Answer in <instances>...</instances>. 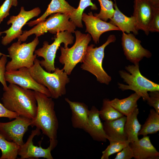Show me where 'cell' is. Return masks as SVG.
I'll return each instance as SVG.
<instances>
[{"mask_svg":"<svg viewBox=\"0 0 159 159\" xmlns=\"http://www.w3.org/2000/svg\"><path fill=\"white\" fill-rule=\"evenodd\" d=\"M1 98L3 105L19 116L31 119L36 115L37 104L34 91L9 83Z\"/></svg>","mask_w":159,"mask_h":159,"instance_id":"1","label":"cell"},{"mask_svg":"<svg viewBox=\"0 0 159 159\" xmlns=\"http://www.w3.org/2000/svg\"><path fill=\"white\" fill-rule=\"evenodd\" d=\"M37 108L35 117L31 120V125L41 130L49 139H57L59 122L54 110V102L51 97L34 91Z\"/></svg>","mask_w":159,"mask_h":159,"instance_id":"2","label":"cell"},{"mask_svg":"<svg viewBox=\"0 0 159 159\" xmlns=\"http://www.w3.org/2000/svg\"><path fill=\"white\" fill-rule=\"evenodd\" d=\"M28 69L33 79L47 88L52 98L57 99L66 94V85L70 80L63 69L57 67L53 72H48L43 69L37 58L33 66Z\"/></svg>","mask_w":159,"mask_h":159,"instance_id":"3","label":"cell"},{"mask_svg":"<svg viewBox=\"0 0 159 159\" xmlns=\"http://www.w3.org/2000/svg\"><path fill=\"white\" fill-rule=\"evenodd\" d=\"M125 69L120 70L119 74L128 85L118 83V87L122 91L131 90L142 97L144 101L149 97L148 92L159 91V85L143 76L141 73L139 63L126 66Z\"/></svg>","mask_w":159,"mask_h":159,"instance_id":"4","label":"cell"},{"mask_svg":"<svg viewBox=\"0 0 159 159\" xmlns=\"http://www.w3.org/2000/svg\"><path fill=\"white\" fill-rule=\"evenodd\" d=\"M116 40L114 34L110 35L106 42L99 47H94L95 45L91 44L88 46L85 55L80 67L95 75L97 80L100 83L109 84L112 80L104 69L102 63L104 57L105 48L110 43L115 42Z\"/></svg>","mask_w":159,"mask_h":159,"instance_id":"5","label":"cell"},{"mask_svg":"<svg viewBox=\"0 0 159 159\" xmlns=\"http://www.w3.org/2000/svg\"><path fill=\"white\" fill-rule=\"evenodd\" d=\"M69 14L57 13L52 14L47 19L37 24L32 29L23 32L17 38L18 40L25 41L29 36L35 34L38 37L48 31L53 34L60 32L67 31L74 33L76 26L70 20Z\"/></svg>","mask_w":159,"mask_h":159,"instance_id":"6","label":"cell"},{"mask_svg":"<svg viewBox=\"0 0 159 159\" xmlns=\"http://www.w3.org/2000/svg\"><path fill=\"white\" fill-rule=\"evenodd\" d=\"M76 40L70 48L60 46L61 54L59 57V62L64 65L63 69L68 75H70L78 63L82 62L88 44L91 40L89 34H85L80 31L74 32Z\"/></svg>","mask_w":159,"mask_h":159,"instance_id":"7","label":"cell"},{"mask_svg":"<svg viewBox=\"0 0 159 159\" xmlns=\"http://www.w3.org/2000/svg\"><path fill=\"white\" fill-rule=\"evenodd\" d=\"M39 41L36 37L32 42L28 43L18 40L13 43L7 50L11 60L6 64V71L17 70L22 67L29 68L32 67L37 55L34 54Z\"/></svg>","mask_w":159,"mask_h":159,"instance_id":"8","label":"cell"},{"mask_svg":"<svg viewBox=\"0 0 159 159\" xmlns=\"http://www.w3.org/2000/svg\"><path fill=\"white\" fill-rule=\"evenodd\" d=\"M72 33L67 31L58 32L56 34L52 43L49 44L48 42L45 41L42 47L35 50L34 53L37 56L44 58L39 60V63L46 71L52 72L55 70L54 59L57 50L62 43L64 44V48L73 44L74 37Z\"/></svg>","mask_w":159,"mask_h":159,"instance_id":"9","label":"cell"},{"mask_svg":"<svg viewBox=\"0 0 159 159\" xmlns=\"http://www.w3.org/2000/svg\"><path fill=\"white\" fill-rule=\"evenodd\" d=\"M41 134L40 130L38 128L33 130L26 141L19 146L18 154L20 156V159H38L42 158L47 159H53L51 152L57 146L58 141L57 139L49 140L50 145L47 148H44L41 146L34 145L33 139L36 136Z\"/></svg>","mask_w":159,"mask_h":159,"instance_id":"10","label":"cell"},{"mask_svg":"<svg viewBox=\"0 0 159 159\" xmlns=\"http://www.w3.org/2000/svg\"><path fill=\"white\" fill-rule=\"evenodd\" d=\"M41 12L39 7L26 11L23 6L21 7L19 14L16 16H11L7 21L8 25L12 24L11 27L6 31L0 32V35L4 33L6 34L1 40V44L4 46L7 45L13 40L20 37L23 33L21 30L23 26L29 20L37 16Z\"/></svg>","mask_w":159,"mask_h":159,"instance_id":"11","label":"cell"},{"mask_svg":"<svg viewBox=\"0 0 159 159\" xmlns=\"http://www.w3.org/2000/svg\"><path fill=\"white\" fill-rule=\"evenodd\" d=\"M31 120L19 116L11 121L0 122V134L7 140L20 146L24 143V135L31 125Z\"/></svg>","mask_w":159,"mask_h":159,"instance_id":"12","label":"cell"},{"mask_svg":"<svg viewBox=\"0 0 159 159\" xmlns=\"http://www.w3.org/2000/svg\"><path fill=\"white\" fill-rule=\"evenodd\" d=\"M5 77L6 81L9 83L16 84L24 89L38 91L51 97L49 90L33 79L27 68L22 67L16 70L6 71Z\"/></svg>","mask_w":159,"mask_h":159,"instance_id":"13","label":"cell"},{"mask_svg":"<svg viewBox=\"0 0 159 159\" xmlns=\"http://www.w3.org/2000/svg\"><path fill=\"white\" fill-rule=\"evenodd\" d=\"M122 45L124 54L127 59L134 64L139 63L144 57L150 58L151 53L144 48L141 41L131 33L122 32Z\"/></svg>","mask_w":159,"mask_h":159,"instance_id":"14","label":"cell"},{"mask_svg":"<svg viewBox=\"0 0 159 159\" xmlns=\"http://www.w3.org/2000/svg\"><path fill=\"white\" fill-rule=\"evenodd\" d=\"M133 7L132 16L138 30H143L148 35L154 15L155 7L148 0H134Z\"/></svg>","mask_w":159,"mask_h":159,"instance_id":"15","label":"cell"},{"mask_svg":"<svg viewBox=\"0 0 159 159\" xmlns=\"http://www.w3.org/2000/svg\"><path fill=\"white\" fill-rule=\"evenodd\" d=\"M82 20L86 26V32H88L95 43L99 42L101 35L103 33L111 31H120V29L111 23L107 22L93 15L90 12L87 14L83 13Z\"/></svg>","mask_w":159,"mask_h":159,"instance_id":"16","label":"cell"},{"mask_svg":"<svg viewBox=\"0 0 159 159\" xmlns=\"http://www.w3.org/2000/svg\"><path fill=\"white\" fill-rule=\"evenodd\" d=\"M99 111L94 106L89 110L87 125L84 130L94 140L105 142L107 140V136L100 118Z\"/></svg>","mask_w":159,"mask_h":159,"instance_id":"17","label":"cell"},{"mask_svg":"<svg viewBox=\"0 0 159 159\" xmlns=\"http://www.w3.org/2000/svg\"><path fill=\"white\" fill-rule=\"evenodd\" d=\"M133 157L135 159H158L159 153L151 143L147 135L130 143Z\"/></svg>","mask_w":159,"mask_h":159,"instance_id":"18","label":"cell"},{"mask_svg":"<svg viewBox=\"0 0 159 159\" xmlns=\"http://www.w3.org/2000/svg\"><path fill=\"white\" fill-rule=\"evenodd\" d=\"M71 110V122L75 128L84 130L87 124L89 110L88 106L83 102L72 101L68 98H65Z\"/></svg>","mask_w":159,"mask_h":159,"instance_id":"19","label":"cell"},{"mask_svg":"<svg viewBox=\"0 0 159 159\" xmlns=\"http://www.w3.org/2000/svg\"><path fill=\"white\" fill-rule=\"evenodd\" d=\"M126 118L124 115L112 121H105L103 123L107 139L109 141L127 140L124 130Z\"/></svg>","mask_w":159,"mask_h":159,"instance_id":"20","label":"cell"},{"mask_svg":"<svg viewBox=\"0 0 159 159\" xmlns=\"http://www.w3.org/2000/svg\"><path fill=\"white\" fill-rule=\"evenodd\" d=\"M113 6L115 11L109 22L118 27L122 32L130 33L132 32L134 35L138 34V30L133 16L128 17L123 14L119 9L116 2Z\"/></svg>","mask_w":159,"mask_h":159,"instance_id":"21","label":"cell"},{"mask_svg":"<svg viewBox=\"0 0 159 159\" xmlns=\"http://www.w3.org/2000/svg\"><path fill=\"white\" fill-rule=\"evenodd\" d=\"M75 9L65 0H52L42 16L37 19L30 21L27 24L29 26H32L45 20L46 18L50 15L57 13L70 14Z\"/></svg>","mask_w":159,"mask_h":159,"instance_id":"22","label":"cell"},{"mask_svg":"<svg viewBox=\"0 0 159 159\" xmlns=\"http://www.w3.org/2000/svg\"><path fill=\"white\" fill-rule=\"evenodd\" d=\"M139 113L137 107L126 116L124 130L127 140L130 143L139 140L138 133L142 126L138 119Z\"/></svg>","mask_w":159,"mask_h":159,"instance_id":"23","label":"cell"},{"mask_svg":"<svg viewBox=\"0 0 159 159\" xmlns=\"http://www.w3.org/2000/svg\"><path fill=\"white\" fill-rule=\"evenodd\" d=\"M141 97L136 93L128 97L119 99L115 98L110 100V104L119 112L127 116L137 107V101Z\"/></svg>","mask_w":159,"mask_h":159,"instance_id":"24","label":"cell"},{"mask_svg":"<svg viewBox=\"0 0 159 159\" xmlns=\"http://www.w3.org/2000/svg\"><path fill=\"white\" fill-rule=\"evenodd\" d=\"M159 130V114L154 109H151L146 121L141 126L138 135L143 136L156 133Z\"/></svg>","mask_w":159,"mask_h":159,"instance_id":"25","label":"cell"},{"mask_svg":"<svg viewBox=\"0 0 159 159\" xmlns=\"http://www.w3.org/2000/svg\"><path fill=\"white\" fill-rule=\"evenodd\" d=\"M19 147L16 143L7 140L0 134V149L1 152L0 159H16Z\"/></svg>","mask_w":159,"mask_h":159,"instance_id":"26","label":"cell"},{"mask_svg":"<svg viewBox=\"0 0 159 159\" xmlns=\"http://www.w3.org/2000/svg\"><path fill=\"white\" fill-rule=\"evenodd\" d=\"M92 0H80L78 7L75 9L70 14V20L76 26L79 28L83 27L82 23V16L84 10L89 6H91V9L93 10H97V8L95 4L91 1Z\"/></svg>","mask_w":159,"mask_h":159,"instance_id":"27","label":"cell"},{"mask_svg":"<svg viewBox=\"0 0 159 159\" xmlns=\"http://www.w3.org/2000/svg\"><path fill=\"white\" fill-rule=\"evenodd\" d=\"M110 100H103L102 107L99 113L100 117L105 121H112L124 116L119 112L110 103Z\"/></svg>","mask_w":159,"mask_h":159,"instance_id":"28","label":"cell"},{"mask_svg":"<svg viewBox=\"0 0 159 159\" xmlns=\"http://www.w3.org/2000/svg\"><path fill=\"white\" fill-rule=\"evenodd\" d=\"M100 6V10L98 14H95L96 17L107 21L112 17L115 11L113 3L111 0H98Z\"/></svg>","mask_w":159,"mask_h":159,"instance_id":"29","label":"cell"},{"mask_svg":"<svg viewBox=\"0 0 159 159\" xmlns=\"http://www.w3.org/2000/svg\"><path fill=\"white\" fill-rule=\"evenodd\" d=\"M110 144L102 152L101 159H108L112 155L121 151L124 147L129 145L130 143L127 140L125 141H110Z\"/></svg>","mask_w":159,"mask_h":159,"instance_id":"30","label":"cell"},{"mask_svg":"<svg viewBox=\"0 0 159 159\" xmlns=\"http://www.w3.org/2000/svg\"><path fill=\"white\" fill-rule=\"evenodd\" d=\"M9 55L5 54L2 55L0 59V82L3 86L4 91L6 90L7 87L5 75L6 72V66L7 61V58Z\"/></svg>","mask_w":159,"mask_h":159,"instance_id":"31","label":"cell"},{"mask_svg":"<svg viewBox=\"0 0 159 159\" xmlns=\"http://www.w3.org/2000/svg\"><path fill=\"white\" fill-rule=\"evenodd\" d=\"M149 92V97L147 100V103L153 107L156 112L159 114V91Z\"/></svg>","mask_w":159,"mask_h":159,"instance_id":"32","label":"cell"},{"mask_svg":"<svg viewBox=\"0 0 159 159\" xmlns=\"http://www.w3.org/2000/svg\"><path fill=\"white\" fill-rule=\"evenodd\" d=\"M12 6V0H5L0 7V23L9 15V11Z\"/></svg>","mask_w":159,"mask_h":159,"instance_id":"33","label":"cell"},{"mask_svg":"<svg viewBox=\"0 0 159 159\" xmlns=\"http://www.w3.org/2000/svg\"><path fill=\"white\" fill-rule=\"evenodd\" d=\"M132 148L130 144L117 153L115 159H130L133 158Z\"/></svg>","mask_w":159,"mask_h":159,"instance_id":"34","label":"cell"},{"mask_svg":"<svg viewBox=\"0 0 159 159\" xmlns=\"http://www.w3.org/2000/svg\"><path fill=\"white\" fill-rule=\"evenodd\" d=\"M149 32H159V7H155L154 15L150 27Z\"/></svg>","mask_w":159,"mask_h":159,"instance_id":"35","label":"cell"},{"mask_svg":"<svg viewBox=\"0 0 159 159\" xmlns=\"http://www.w3.org/2000/svg\"><path fill=\"white\" fill-rule=\"evenodd\" d=\"M19 115L16 113L7 109L0 102V117H4L9 118L10 120L15 118Z\"/></svg>","mask_w":159,"mask_h":159,"instance_id":"36","label":"cell"},{"mask_svg":"<svg viewBox=\"0 0 159 159\" xmlns=\"http://www.w3.org/2000/svg\"><path fill=\"white\" fill-rule=\"evenodd\" d=\"M154 7H159V0H148Z\"/></svg>","mask_w":159,"mask_h":159,"instance_id":"37","label":"cell"},{"mask_svg":"<svg viewBox=\"0 0 159 159\" xmlns=\"http://www.w3.org/2000/svg\"><path fill=\"white\" fill-rule=\"evenodd\" d=\"M17 5V0H12V6H16Z\"/></svg>","mask_w":159,"mask_h":159,"instance_id":"38","label":"cell"},{"mask_svg":"<svg viewBox=\"0 0 159 159\" xmlns=\"http://www.w3.org/2000/svg\"><path fill=\"white\" fill-rule=\"evenodd\" d=\"M5 54H3L1 53V52H0V56H1L2 55H5Z\"/></svg>","mask_w":159,"mask_h":159,"instance_id":"39","label":"cell"}]
</instances>
